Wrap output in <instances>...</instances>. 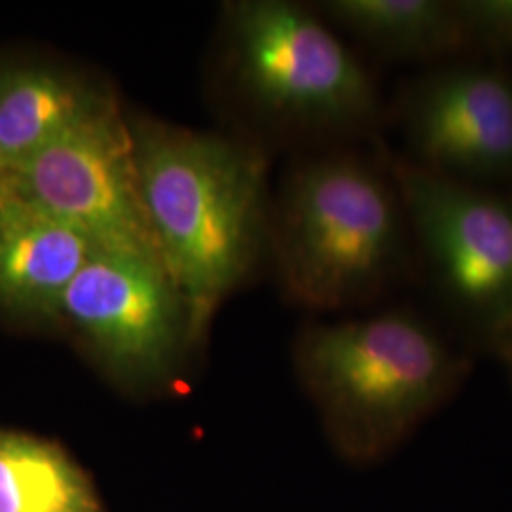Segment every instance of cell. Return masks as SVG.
I'll return each instance as SVG.
<instances>
[{
	"mask_svg": "<svg viewBox=\"0 0 512 512\" xmlns=\"http://www.w3.org/2000/svg\"><path fill=\"white\" fill-rule=\"evenodd\" d=\"M128 124L152 238L202 344L224 302L268 264V148L145 112L128 110Z\"/></svg>",
	"mask_w": 512,
	"mask_h": 512,
	"instance_id": "1",
	"label": "cell"
},
{
	"mask_svg": "<svg viewBox=\"0 0 512 512\" xmlns=\"http://www.w3.org/2000/svg\"><path fill=\"white\" fill-rule=\"evenodd\" d=\"M207 82L226 131L264 148L359 133L378 116L363 63L317 8L289 0L224 2Z\"/></svg>",
	"mask_w": 512,
	"mask_h": 512,
	"instance_id": "2",
	"label": "cell"
},
{
	"mask_svg": "<svg viewBox=\"0 0 512 512\" xmlns=\"http://www.w3.org/2000/svg\"><path fill=\"white\" fill-rule=\"evenodd\" d=\"M401 198L349 152L302 158L272 198L268 264L285 298L310 310L363 304L401 253Z\"/></svg>",
	"mask_w": 512,
	"mask_h": 512,
	"instance_id": "3",
	"label": "cell"
},
{
	"mask_svg": "<svg viewBox=\"0 0 512 512\" xmlns=\"http://www.w3.org/2000/svg\"><path fill=\"white\" fill-rule=\"evenodd\" d=\"M296 361L330 425L359 444L404 433L437 403L452 374L433 330L403 311L310 325Z\"/></svg>",
	"mask_w": 512,
	"mask_h": 512,
	"instance_id": "4",
	"label": "cell"
},
{
	"mask_svg": "<svg viewBox=\"0 0 512 512\" xmlns=\"http://www.w3.org/2000/svg\"><path fill=\"white\" fill-rule=\"evenodd\" d=\"M65 330L114 384L162 387L198 344L181 289L154 256L97 251L59 310Z\"/></svg>",
	"mask_w": 512,
	"mask_h": 512,
	"instance_id": "5",
	"label": "cell"
},
{
	"mask_svg": "<svg viewBox=\"0 0 512 512\" xmlns=\"http://www.w3.org/2000/svg\"><path fill=\"white\" fill-rule=\"evenodd\" d=\"M10 188L84 232L99 251L160 260L141 198L128 109L122 103L42 148L10 177Z\"/></svg>",
	"mask_w": 512,
	"mask_h": 512,
	"instance_id": "6",
	"label": "cell"
},
{
	"mask_svg": "<svg viewBox=\"0 0 512 512\" xmlns=\"http://www.w3.org/2000/svg\"><path fill=\"white\" fill-rule=\"evenodd\" d=\"M391 169L446 291L482 321L512 323V203L420 165Z\"/></svg>",
	"mask_w": 512,
	"mask_h": 512,
	"instance_id": "7",
	"label": "cell"
},
{
	"mask_svg": "<svg viewBox=\"0 0 512 512\" xmlns=\"http://www.w3.org/2000/svg\"><path fill=\"white\" fill-rule=\"evenodd\" d=\"M408 131L423 165L459 177L512 169V84L503 74L463 67L437 74L414 95Z\"/></svg>",
	"mask_w": 512,
	"mask_h": 512,
	"instance_id": "8",
	"label": "cell"
},
{
	"mask_svg": "<svg viewBox=\"0 0 512 512\" xmlns=\"http://www.w3.org/2000/svg\"><path fill=\"white\" fill-rule=\"evenodd\" d=\"M103 74L67 59L0 57V165L12 177L57 137L120 105Z\"/></svg>",
	"mask_w": 512,
	"mask_h": 512,
	"instance_id": "9",
	"label": "cell"
},
{
	"mask_svg": "<svg viewBox=\"0 0 512 512\" xmlns=\"http://www.w3.org/2000/svg\"><path fill=\"white\" fill-rule=\"evenodd\" d=\"M97 251L84 232L10 188L0 198V319L57 329L65 294Z\"/></svg>",
	"mask_w": 512,
	"mask_h": 512,
	"instance_id": "10",
	"label": "cell"
},
{
	"mask_svg": "<svg viewBox=\"0 0 512 512\" xmlns=\"http://www.w3.org/2000/svg\"><path fill=\"white\" fill-rule=\"evenodd\" d=\"M368 46L389 55L452 54L469 35L454 2L442 0H329L317 8Z\"/></svg>",
	"mask_w": 512,
	"mask_h": 512,
	"instance_id": "11",
	"label": "cell"
},
{
	"mask_svg": "<svg viewBox=\"0 0 512 512\" xmlns=\"http://www.w3.org/2000/svg\"><path fill=\"white\" fill-rule=\"evenodd\" d=\"M0 512H103L92 480L59 444L0 427Z\"/></svg>",
	"mask_w": 512,
	"mask_h": 512,
	"instance_id": "12",
	"label": "cell"
},
{
	"mask_svg": "<svg viewBox=\"0 0 512 512\" xmlns=\"http://www.w3.org/2000/svg\"><path fill=\"white\" fill-rule=\"evenodd\" d=\"M454 6L469 38L512 48V0H458Z\"/></svg>",
	"mask_w": 512,
	"mask_h": 512,
	"instance_id": "13",
	"label": "cell"
},
{
	"mask_svg": "<svg viewBox=\"0 0 512 512\" xmlns=\"http://www.w3.org/2000/svg\"><path fill=\"white\" fill-rule=\"evenodd\" d=\"M10 192V175L0 165V198H4Z\"/></svg>",
	"mask_w": 512,
	"mask_h": 512,
	"instance_id": "14",
	"label": "cell"
}]
</instances>
